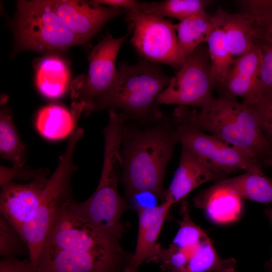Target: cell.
<instances>
[{
  "label": "cell",
  "mask_w": 272,
  "mask_h": 272,
  "mask_svg": "<svg viewBox=\"0 0 272 272\" xmlns=\"http://www.w3.org/2000/svg\"><path fill=\"white\" fill-rule=\"evenodd\" d=\"M213 3L209 0H166L160 2L141 3L139 11L142 13L164 18L171 17L179 21L205 11Z\"/></svg>",
  "instance_id": "25"
},
{
  "label": "cell",
  "mask_w": 272,
  "mask_h": 272,
  "mask_svg": "<svg viewBox=\"0 0 272 272\" xmlns=\"http://www.w3.org/2000/svg\"><path fill=\"white\" fill-rule=\"evenodd\" d=\"M222 175L211 170L193 152L182 146L178 166L166 189L165 200H169L173 204L182 201L198 186L218 180Z\"/></svg>",
  "instance_id": "16"
},
{
  "label": "cell",
  "mask_w": 272,
  "mask_h": 272,
  "mask_svg": "<svg viewBox=\"0 0 272 272\" xmlns=\"http://www.w3.org/2000/svg\"><path fill=\"white\" fill-rule=\"evenodd\" d=\"M175 124L177 143L190 149L215 173L222 175L240 170L246 172L260 163L243 151L212 135L184 123Z\"/></svg>",
  "instance_id": "11"
},
{
  "label": "cell",
  "mask_w": 272,
  "mask_h": 272,
  "mask_svg": "<svg viewBox=\"0 0 272 272\" xmlns=\"http://www.w3.org/2000/svg\"><path fill=\"white\" fill-rule=\"evenodd\" d=\"M48 171L27 183L13 181L1 185L0 211L20 234L24 224L34 215L47 185Z\"/></svg>",
  "instance_id": "13"
},
{
  "label": "cell",
  "mask_w": 272,
  "mask_h": 272,
  "mask_svg": "<svg viewBox=\"0 0 272 272\" xmlns=\"http://www.w3.org/2000/svg\"><path fill=\"white\" fill-rule=\"evenodd\" d=\"M236 267L234 258L219 255L208 237L190 254L186 272H234Z\"/></svg>",
  "instance_id": "26"
},
{
  "label": "cell",
  "mask_w": 272,
  "mask_h": 272,
  "mask_svg": "<svg viewBox=\"0 0 272 272\" xmlns=\"http://www.w3.org/2000/svg\"><path fill=\"white\" fill-rule=\"evenodd\" d=\"M27 148L15 127L10 109L2 108L0 112V155L9 161L13 167L23 168L26 160Z\"/></svg>",
  "instance_id": "24"
},
{
  "label": "cell",
  "mask_w": 272,
  "mask_h": 272,
  "mask_svg": "<svg viewBox=\"0 0 272 272\" xmlns=\"http://www.w3.org/2000/svg\"><path fill=\"white\" fill-rule=\"evenodd\" d=\"M175 129L171 115L163 116L144 129L127 125L125 122L120 150V179L127 198L147 192L165 200L163 182L167 166L178 143Z\"/></svg>",
  "instance_id": "2"
},
{
  "label": "cell",
  "mask_w": 272,
  "mask_h": 272,
  "mask_svg": "<svg viewBox=\"0 0 272 272\" xmlns=\"http://www.w3.org/2000/svg\"><path fill=\"white\" fill-rule=\"evenodd\" d=\"M173 205L169 200L152 207L135 203L133 209L139 219L138 238L135 251L124 272H139L142 263L148 261L159 251L161 246L157 243L158 239Z\"/></svg>",
  "instance_id": "15"
},
{
  "label": "cell",
  "mask_w": 272,
  "mask_h": 272,
  "mask_svg": "<svg viewBox=\"0 0 272 272\" xmlns=\"http://www.w3.org/2000/svg\"><path fill=\"white\" fill-rule=\"evenodd\" d=\"M261 165L257 164L242 175L219 181L241 199L272 202V180L264 175Z\"/></svg>",
  "instance_id": "21"
},
{
  "label": "cell",
  "mask_w": 272,
  "mask_h": 272,
  "mask_svg": "<svg viewBox=\"0 0 272 272\" xmlns=\"http://www.w3.org/2000/svg\"><path fill=\"white\" fill-rule=\"evenodd\" d=\"M29 254L28 246L19 232L0 216V254L3 258Z\"/></svg>",
  "instance_id": "29"
},
{
  "label": "cell",
  "mask_w": 272,
  "mask_h": 272,
  "mask_svg": "<svg viewBox=\"0 0 272 272\" xmlns=\"http://www.w3.org/2000/svg\"><path fill=\"white\" fill-rule=\"evenodd\" d=\"M119 171L113 165H103L98 185L93 194L82 202L74 199L72 204L85 220L119 241L124 232L121 217L126 210L133 207L126 202L118 193Z\"/></svg>",
  "instance_id": "9"
},
{
  "label": "cell",
  "mask_w": 272,
  "mask_h": 272,
  "mask_svg": "<svg viewBox=\"0 0 272 272\" xmlns=\"http://www.w3.org/2000/svg\"><path fill=\"white\" fill-rule=\"evenodd\" d=\"M0 272H35V269L29 258L19 260L8 257L1 260Z\"/></svg>",
  "instance_id": "33"
},
{
  "label": "cell",
  "mask_w": 272,
  "mask_h": 272,
  "mask_svg": "<svg viewBox=\"0 0 272 272\" xmlns=\"http://www.w3.org/2000/svg\"><path fill=\"white\" fill-rule=\"evenodd\" d=\"M265 214L269 221L272 228V209H267L265 211ZM266 266L269 272H272V255L270 259L267 261Z\"/></svg>",
  "instance_id": "35"
},
{
  "label": "cell",
  "mask_w": 272,
  "mask_h": 272,
  "mask_svg": "<svg viewBox=\"0 0 272 272\" xmlns=\"http://www.w3.org/2000/svg\"><path fill=\"white\" fill-rule=\"evenodd\" d=\"M53 9L64 26L82 44L87 43L121 9L104 7L90 1H51Z\"/></svg>",
  "instance_id": "12"
},
{
  "label": "cell",
  "mask_w": 272,
  "mask_h": 272,
  "mask_svg": "<svg viewBox=\"0 0 272 272\" xmlns=\"http://www.w3.org/2000/svg\"><path fill=\"white\" fill-rule=\"evenodd\" d=\"M47 171L46 169L34 170L25 167L10 168L1 166V186L16 179L30 181Z\"/></svg>",
  "instance_id": "32"
},
{
  "label": "cell",
  "mask_w": 272,
  "mask_h": 272,
  "mask_svg": "<svg viewBox=\"0 0 272 272\" xmlns=\"http://www.w3.org/2000/svg\"><path fill=\"white\" fill-rule=\"evenodd\" d=\"M125 18L133 28L131 43L145 60L176 69L183 65L186 59L179 48L174 24L171 21L139 10L126 11Z\"/></svg>",
  "instance_id": "8"
},
{
  "label": "cell",
  "mask_w": 272,
  "mask_h": 272,
  "mask_svg": "<svg viewBox=\"0 0 272 272\" xmlns=\"http://www.w3.org/2000/svg\"><path fill=\"white\" fill-rule=\"evenodd\" d=\"M93 3L107 5L109 7L121 9L123 8L126 11L139 10L141 2L133 0H94Z\"/></svg>",
  "instance_id": "34"
},
{
  "label": "cell",
  "mask_w": 272,
  "mask_h": 272,
  "mask_svg": "<svg viewBox=\"0 0 272 272\" xmlns=\"http://www.w3.org/2000/svg\"><path fill=\"white\" fill-rule=\"evenodd\" d=\"M35 84L39 92L50 99L62 96L70 81L69 69L64 60L54 55H48L37 63Z\"/></svg>",
  "instance_id": "20"
},
{
  "label": "cell",
  "mask_w": 272,
  "mask_h": 272,
  "mask_svg": "<svg viewBox=\"0 0 272 272\" xmlns=\"http://www.w3.org/2000/svg\"><path fill=\"white\" fill-rule=\"evenodd\" d=\"M261 64V50L256 42L248 52L235 58L221 89L223 95L240 97L243 103L251 107L257 104L263 97Z\"/></svg>",
  "instance_id": "14"
},
{
  "label": "cell",
  "mask_w": 272,
  "mask_h": 272,
  "mask_svg": "<svg viewBox=\"0 0 272 272\" xmlns=\"http://www.w3.org/2000/svg\"><path fill=\"white\" fill-rule=\"evenodd\" d=\"M171 79L157 64L145 59L135 65L121 63L111 85L94 102L92 112L117 108L129 119L158 120L163 115L156 105V100Z\"/></svg>",
  "instance_id": "4"
},
{
  "label": "cell",
  "mask_w": 272,
  "mask_h": 272,
  "mask_svg": "<svg viewBox=\"0 0 272 272\" xmlns=\"http://www.w3.org/2000/svg\"><path fill=\"white\" fill-rule=\"evenodd\" d=\"M17 9L14 30L18 50L51 53L82 44L60 21L51 1H18Z\"/></svg>",
  "instance_id": "6"
},
{
  "label": "cell",
  "mask_w": 272,
  "mask_h": 272,
  "mask_svg": "<svg viewBox=\"0 0 272 272\" xmlns=\"http://www.w3.org/2000/svg\"><path fill=\"white\" fill-rule=\"evenodd\" d=\"M180 209L181 219L179 222V229L171 244L185 251L188 260L191 252L209 236L191 219L185 200L182 201Z\"/></svg>",
  "instance_id": "27"
},
{
  "label": "cell",
  "mask_w": 272,
  "mask_h": 272,
  "mask_svg": "<svg viewBox=\"0 0 272 272\" xmlns=\"http://www.w3.org/2000/svg\"><path fill=\"white\" fill-rule=\"evenodd\" d=\"M129 33L120 38L108 35L92 50L89 56V70L86 75L72 83L73 102L83 103L87 115L92 113L95 100L110 87L115 77L116 58L120 48Z\"/></svg>",
  "instance_id": "10"
},
{
  "label": "cell",
  "mask_w": 272,
  "mask_h": 272,
  "mask_svg": "<svg viewBox=\"0 0 272 272\" xmlns=\"http://www.w3.org/2000/svg\"><path fill=\"white\" fill-rule=\"evenodd\" d=\"M66 203L53 220L35 272H124L132 254Z\"/></svg>",
  "instance_id": "1"
},
{
  "label": "cell",
  "mask_w": 272,
  "mask_h": 272,
  "mask_svg": "<svg viewBox=\"0 0 272 272\" xmlns=\"http://www.w3.org/2000/svg\"><path fill=\"white\" fill-rule=\"evenodd\" d=\"M214 22L206 44L211 59L213 84L214 87H218L221 89L235 58L231 52L223 32L214 20Z\"/></svg>",
  "instance_id": "23"
},
{
  "label": "cell",
  "mask_w": 272,
  "mask_h": 272,
  "mask_svg": "<svg viewBox=\"0 0 272 272\" xmlns=\"http://www.w3.org/2000/svg\"><path fill=\"white\" fill-rule=\"evenodd\" d=\"M265 165L269 166L272 167V156L270 159L266 163Z\"/></svg>",
  "instance_id": "36"
},
{
  "label": "cell",
  "mask_w": 272,
  "mask_h": 272,
  "mask_svg": "<svg viewBox=\"0 0 272 272\" xmlns=\"http://www.w3.org/2000/svg\"><path fill=\"white\" fill-rule=\"evenodd\" d=\"M171 115L176 123L209 132L261 164L265 165L272 156V145L262 129L255 110L235 98L223 95L214 98L200 110L179 105Z\"/></svg>",
  "instance_id": "3"
},
{
  "label": "cell",
  "mask_w": 272,
  "mask_h": 272,
  "mask_svg": "<svg viewBox=\"0 0 272 272\" xmlns=\"http://www.w3.org/2000/svg\"><path fill=\"white\" fill-rule=\"evenodd\" d=\"M213 17L223 32L234 58L248 52L258 39L254 20L244 13L231 14L220 9Z\"/></svg>",
  "instance_id": "17"
},
{
  "label": "cell",
  "mask_w": 272,
  "mask_h": 272,
  "mask_svg": "<svg viewBox=\"0 0 272 272\" xmlns=\"http://www.w3.org/2000/svg\"><path fill=\"white\" fill-rule=\"evenodd\" d=\"M256 43L262 52L260 80L263 96H272V43L263 39H258Z\"/></svg>",
  "instance_id": "30"
},
{
  "label": "cell",
  "mask_w": 272,
  "mask_h": 272,
  "mask_svg": "<svg viewBox=\"0 0 272 272\" xmlns=\"http://www.w3.org/2000/svg\"><path fill=\"white\" fill-rule=\"evenodd\" d=\"M237 2L241 8V12L254 20L258 39L272 43V0H243Z\"/></svg>",
  "instance_id": "28"
},
{
  "label": "cell",
  "mask_w": 272,
  "mask_h": 272,
  "mask_svg": "<svg viewBox=\"0 0 272 272\" xmlns=\"http://www.w3.org/2000/svg\"><path fill=\"white\" fill-rule=\"evenodd\" d=\"M211 62L206 43H202L187 57L158 96L156 105L177 104L203 107L214 98Z\"/></svg>",
  "instance_id": "7"
},
{
  "label": "cell",
  "mask_w": 272,
  "mask_h": 272,
  "mask_svg": "<svg viewBox=\"0 0 272 272\" xmlns=\"http://www.w3.org/2000/svg\"><path fill=\"white\" fill-rule=\"evenodd\" d=\"M85 109L83 103L73 102L71 111L58 104H50L38 112L35 125L38 132L49 140H59L70 135Z\"/></svg>",
  "instance_id": "18"
},
{
  "label": "cell",
  "mask_w": 272,
  "mask_h": 272,
  "mask_svg": "<svg viewBox=\"0 0 272 272\" xmlns=\"http://www.w3.org/2000/svg\"><path fill=\"white\" fill-rule=\"evenodd\" d=\"M84 132L83 128L75 126L57 168L48 179L34 215L20 232L28 246L29 258L35 268L53 220L61 208L74 198L71 179L77 167L73 162V155Z\"/></svg>",
  "instance_id": "5"
},
{
  "label": "cell",
  "mask_w": 272,
  "mask_h": 272,
  "mask_svg": "<svg viewBox=\"0 0 272 272\" xmlns=\"http://www.w3.org/2000/svg\"><path fill=\"white\" fill-rule=\"evenodd\" d=\"M214 23L213 15L205 10L174 25L179 48L186 59L197 46L207 43Z\"/></svg>",
  "instance_id": "22"
},
{
  "label": "cell",
  "mask_w": 272,
  "mask_h": 272,
  "mask_svg": "<svg viewBox=\"0 0 272 272\" xmlns=\"http://www.w3.org/2000/svg\"><path fill=\"white\" fill-rule=\"evenodd\" d=\"M193 200L196 207L206 210L213 220L218 222L236 218L241 205V199L219 181L199 193Z\"/></svg>",
  "instance_id": "19"
},
{
  "label": "cell",
  "mask_w": 272,
  "mask_h": 272,
  "mask_svg": "<svg viewBox=\"0 0 272 272\" xmlns=\"http://www.w3.org/2000/svg\"><path fill=\"white\" fill-rule=\"evenodd\" d=\"M252 107L257 114L265 135L272 145V96H263L260 101Z\"/></svg>",
  "instance_id": "31"
}]
</instances>
